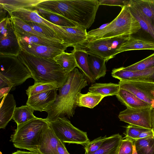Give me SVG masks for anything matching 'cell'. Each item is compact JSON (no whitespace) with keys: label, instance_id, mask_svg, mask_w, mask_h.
I'll list each match as a JSON object with an SVG mask.
<instances>
[{"label":"cell","instance_id":"37","mask_svg":"<svg viewBox=\"0 0 154 154\" xmlns=\"http://www.w3.org/2000/svg\"><path fill=\"white\" fill-rule=\"evenodd\" d=\"M128 37H118L107 39L109 49L112 54L113 58L116 56L117 50L126 41Z\"/></svg>","mask_w":154,"mask_h":154},{"label":"cell","instance_id":"15","mask_svg":"<svg viewBox=\"0 0 154 154\" xmlns=\"http://www.w3.org/2000/svg\"><path fill=\"white\" fill-rule=\"evenodd\" d=\"M60 141L54 133L49 123L45 126L38 147L39 154H58L57 146Z\"/></svg>","mask_w":154,"mask_h":154},{"label":"cell","instance_id":"24","mask_svg":"<svg viewBox=\"0 0 154 154\" xmlns=\"http://www.w3.org/2000/svg\"><path fill=\"white\" fill-rule=\"evenodd\" d=\"M34 8L37 11L39 16L56 25L66 27H75L79 26L77 23L61 15L41 8Z\"/></svg>","mask_w":154,"mask_h":154},{"label":"cell","instance_id":"38","mask_svg":"<svg viewBox=\"0 0 154 154\" xmlns=\"http://www.w3.org/2000/svg\"><path fill=\"white\" fill-rule=\"evenodd\" d=\"M150 129L129 124L126 128L125 137L132 139H137L141 133Z\"/></svg>","mask_w":154,"mask_h":154},{"label":"cell","instance_id":"10","mask_svg":"<svg viewBox=\"0 0 154 154\" xmlns=\"http://www.w3.org/2000/svg\"><path fill=\"white\" fill-rule=\"evenodd\" d=\"M152 106L145 108H130L121 111L118 117L121 121L143 128L152 129Z\"/></svg>","mask_w":154,"mask_h":154},{"label":"cell","instance_id":"19","mask_svg":"<svg viewBox=\"0 0 154 154\" xmlns=\"http://www.w3.org/2000/svg\"><path fill=\"white\" fill-rule=\"evenodd\" d=\"M141 50H154V41L131 35L117 50L115 55L124 51Z\"/></svg>","mask_w":154,"mask_h":154},{"label":"cell","instance_id":"46","mask_svg":"<svg viewBox=\"0 0 154 154\" xmlns=\"http://www.w3.org/2000/svg\"><path fill=\"white\" fill-rule=\"evenodd\" d=\"M151 121L152 129L154 131V112L152 108L151 113Z\"/></svg>","mask_w":154,"mask_h":154},{"label":"cell","instance_id":"28","mask_svg":"<svg viewBox=\"0 0 154 154\" xmlns=\"http://www.w3.org/2000/svg\"><path fill=\"white\" fill-rule=\"evenodd\" d=\"M120 89L119 84L95 83L91 84L88 90L89 91L100 94L105 97L116 95Z\"/></svg>","mask_w":154,"mask_h":154},{"label":"cell","instance_id":"47","mask_svg":"<svg viewBox=\"0 0 154 154\" xmlns=\"http://www.w3.org/2000/svg\"><path fill=\"white\" fill-rule=\"evenodd\" d=\"M133 154H137L134 145V150Z\"/></svg>","mask_w":154,"mask_h":154},{"label":"cell","instance_id":"1","mask_svg":"<svg viewBox=\"0 0 154 154\" xmlns=\"http://www.w3.org/2000/svg\"><path fill=\"white\" fill-rule=\"evenodd\" d=\"M87 82L77 68L70 72L65 84L58 89L55 101L45 109L48 113L46 120L50 122L58 118L72 117L77 106V94L88 85Z\"/></svg>","mask_w":154,"mask_h":154},{"label":"cell","instance_id":"4","mask_svg":"<svg viewBox=\"0 0 154 154\" xmlns=\"http://www.w3.org/2000/svg\"><path fill=\"white\" fill-rule=\"evenodd\" d=\"M141 27L127 6L122 8L117 16L105 27L92 30L87 33V39H107L129 36L137 33Z\"/></svg>","mask_w":154,"mask_h":154},{"label":"cell","instance_id":"29","mask_svg":"<svg viewBox=\"0 0 154 154\" xmlns=\"http://www.w3.org/2000/svg\"><path fill=\"white\" fill-rule=\"evenodd\" d=\"M34 111L32 107L27 104L16 107L12 119L17 125L23 124L36 117L33 114Z\"/></svg>","mask_w":154,"mask_h":154},{"label":"cell","instance_id":"13","mask_svg":"<svg viewBox=\"0 0 154 154\" xmlns=\"http://www.w3.org/2000/svg\"><path fill=\"white\" fill-rule=\"evenodd\" d=\"M122 67L113 69L112 77L122 81H134L154 83V66L141 70L128 71Z\"/></svg>","mask_w":154,"mask_h":154},{"label":"cell","instance_id":"12","mask_svg":"<svg viewBox=\"0 0 154 154\" xmlns=\"http://www.w3.org/2000/svg\"><path fill=\"white\" fill-rule=\"evenodd\" d=\"M74 49L100 57L106 62L113 58L112 54L109 50L107 39H87L79 44L71 46Z\"/></svg>","mask_w":154,"mask_h":154},{"label":"cell","instance_id":"6","mask_svg":"<svg viewBox=\"0 0 154 154\" xmlns=\"http://www.w3.org/2000/svg\"><path fill=\"white\" fill-rule=\"evenodd\" d=\"M0 76L8 79L13 87L32 78L29 71L17 56L0 55Z\"/></svg>","mask_w":154,"mask_h":154},{"label":"cell","instance_id":"42","mask_svg":"<svg viewBox=\"0 0 154 154\" xmlns=\"http://www.w3.org/2000/svg\"><path fill=\"white\" fill-rule=\"evenodd\" d=\"M154 136V131L153 129L141 133L137 139L143 138L152 137Z\"/></svg>","mask_w":154,"mask_h":154},{"label":"cell","instance_id":"9","mask_svg":"<svg viewBox=\"0 0 154 154\" xmlns=\"http://www.w3.org/2000/svg\"><path fill=\"white\" fill-rule=\"evenodd\" d=\"M10 16V17H17L24 21L33 22L49 27L57 33L64 43L69 45L73 37V33L70 31L43 19L39 15L35 9L24 8L18 9L12 12Z\"/></svg>","mask_w":154,"mask_h":154},{"label":"cell","instance_id":"20","mask_svg":"<svg viewBox=\"0 0 154 154\" xmlns=\"http://www.w3.org/2000/svg\"><path fill=\"white\" fill-rule=\"evenodd\" d=\"M116 96L119 100L127 108H137L151 106L150 104L141 100L130 92L123 89L120 88Z\"/></svg>","mask_w":154,"mask_h":154},{"label":"cell","instance_id":"7","mask_svg":"<svg viewBox=\"0 0 154 154\" xmlns=\"http://www.w3.org/2000/svg\"><path fill=\"white\" fill-rule=\"evenodd\" d=\"M48 122L56 136L62 142L85 145L90 142L87 133L74 126L66 117L58 118Z\"/></svg>","mask_w":154,"mask_h":154},{"label":"cell","instance_id":"45","mask_svg":"<svg viewBox=\"0 0 154 154\" xmlns=\"http://www.w3.org/2000/svg\"><path fill=\"white\" fill-rule=\"evenodd\" d=\"M15 152L16 154H39L33 152H26L20 150H17Z\"/></svg>","mask_w":154,"mask_h":154},{"label":"cell","instance_id":"23","mask_svg":"<svg viewBox=\"0 0 154 154\" xmlns=\"http://www.w3.org/2000/svg\"><path fill=\"white\" fill-rule=\"evenodd\" d=\"M74 55L81 72L87 81L94 83L96 80L90 71L88 64V54L84 51L74 49L71 52Z\"/></svg>","mask_w":154,"mask_h":154},{"label":"cell","instance_id":"49","mask_svg":"<svg viewBox=\"0 0 154 154\" xmlns=\"http://www.w3.org/2000/svg\"><path fill=\"white\" fill-rule=\"evenodd\" d=\"M153 109L154 112V108H153Z\"/></svg>","mask_w":154,"mask_h":154},{"label":"cell","instance_id":"21","mask_svg":"<svg viewBox=\"0 0 154 154\" xmlns=\"http://www.w3.org/2000/svg\"><path fill=\"white\" fill-rule=\"evenodd\" d=\"M42 0H0V7L9 15L13 11L21 8H34Z\"/></svg>","mask_w":154,"mask_h":154},{"label":"cell","instance_id":"26","mask_svg":"<svg viewBox=\"0 0 154 154\" xmlns=\"http://www.w3.org/2000/svg\"><path fill=\"white\" fill-rule=\"evenodd\" d=\"M88 60L90 71L96 80L105 75L106 68L105 59L97 55L88 54Z\"/></svg>","mask_w":154,"mask_h":154},{"label":"cell","instance_id":"3","mask_svg":"<svg viewBox=\"0 0 154 154\" xmlns=\"http://www.w3.org/2000/svg\"><path fill=\"white\" fill-rule=\"evenodd\" d=\"M30 73L35 82L57 83L60 88L67 81V72L54 58L35 56L21 50L17 56Z\"/></svg>","mask_w":154,"mask_h":154},{"label":"cell","instance_id":"5","mask_svg":"<svg viewBox=\"0 0 154 154\" xmlns=\"http://www.w3.org/2000/svg\"><path fill=\"white\" fill-rule=\"evenodd\" d=\"M45 119L36 117L26 123L17 125L11 141L16 148L25 149L39 154L38 147L45 125Z\"/></svg>","mask_w":154,"mask_h":154},{"label":"cell","instance_id":"11","mask_svg":"<svg viewBox=\"0 0 154 154\" xmlns=\"http://www.w3.org/2000/svg\"><path fill=\"white\" fill-rule=\"evenodd\" d=\"M119 84L120 88L130 92L154 108V83L120 81Z\"/></svg>","mask_w":154,"mask_h":154},{"label":"cell","instance_id":"35","mask_svg":"<svg viewBox=\"0 0 154 154\" xmlns=\"http://www.w3.org/2000/svg\"><path fill=\"white\" fill-rule=\"evenodd\" d=\"M154 66V53L145 58L126 67L125 70L131 71L141 70Z\"/></svg>","mask_w":154,"mask_h":154},{"label":"cell","instance_id":"34","mask_svg":"<svg viewBox=\"0 0 154 154\" xmlns=\"http://www.w3.org/2000/svg\"><path fill=\"white\" fill-rule=\"evenodd\" d=\"M25 22L35 31L44 35L48 38L60 40L63 42L60 37L50 28L33 22Z\"/></svg>","mask_w":154,"mask_h":154},{"label":"cell","instance_id":"22","mask_svg":"<svg viewBox=\"0 0 154 154\" xmlns=\"http://www.w3.org/2000/svg\"><path fill=\"white\" fill-rule=\"evenodd\" d=\"M122 139V136L119 134L108 137L98 149L87 154H118Z\"/></svg>","mask_w":154,"mask_h":154},{"label":"cell","instance_id":"8","mask_svg":"<svg viewBox=\"0 0 154 154\" xmlns=\"http://www.w3.org/2000/svg\"><path fill=\"white\" fill-rule=\"evenodd\" d=\"M11 17L0 20V55L17 56L21 51Z\"/></svg>","mask_w":154,"mask_h":154},{"label":"cell","instance_id":"36","mask_svg":"<svg viewBox=\"0 0 154 154\" xmlns=\"http://www.w3.org/2000/svg\"><path fill=\"white\" fill-rule=\"evenodd\" d=\"M107 137L106 135L100 137L85 144V154L91 153L97 150L101 146Z\"/></svg>","mask_w":154,"mask_h":154},{"label":"cell","instance_id":"31","mask_svg":"<svg viewBox=\"0 0 154 154\" xmlns=\"http://www.w3.org/2000/svg\"><path fill=\"white\" fill-rule=\"evenodd\" d=\"M132 140L137 154H154V136Z\"/></svg>","mask_w":154,"mask_h":154},{"label":"cell","instance_id":"41","mask_svg":"<svg viewBox=\"0 0 154 154\" xmlns=\"http://www.w3.org/2000/svg\"><path fill=\"white\" fill-rule=\"evenodd\" d=\"M58 154H70L67 151L64 143L60 141L57 146Z\"/></svg>","mask_w":154,"mask_h":154},{"label":"cell","instance_id":"2","mask_svg":"<svg viewBox=\"0 0 154 154\" xmlns=\"http://www.w3.org/2000/svg\"><path fill=\"white\" fill-rule=\"evenodd\" d=\"M99 5L97 0H47L44 8L86 29L94 22Z\"/></svg>","mask_w":154,"mask_h":154},{"label":"cell","instance_id":"27","mask_svg":"<svg viewBox=\"0 0 154 154\" xmlns=\"http://www.w3.org/2000/svg\"><path fill=\"white\" fill-rule=\"evenodd\" d=\"M105 97L100 94L89 91L86 94L80 92L77 94V106L93 108L97 105Z\"/></svg>","mask_w":154,"mask_h":154},{"label":"cell","instance_id":"44","mask_svg":"<svg viewBox=\"0 0 154 154\" xmlns=\"http://www.w3.org/2000/svg\"><path fill=\"white\" fill-rule=\"evenodd\" d=\"M6 12H7L6 11L4 10L2 8L0 7V20H1L5 17H6L8 16L7 15H6Z\"/></svg>","mask_w":154,"mask_h":154},{"label":"cell","instance_id":"25","mask_svg":"<svg viewBox=\"0 0 154 154\" xmlns=\"http://www.w3.org/2000/svg\"><path fill=\"white\" fill-rule=\"evenodd\" d=\"M131 12L138 21L142 29L154 41V27L140 10L129 0L127 6Z\"/></svg>","mask_w":154,"mask_h":154},{"label":"cell","instance_id":"30","mask_svg":"<svg viewBox=\"0 0 154 154\" xmlns=\"http://www.w3.org/2000/svg\"><path fill=\"white\" fill-rule=\"evenodd\" d=\"M54 59L57 64L68 73L76 67H78L75 57L72 52L68 53L64 51Z\"/></svg>","mask_w":154,"mask_h":154},{"label":"cell","instance_id":"40","mask_svg":"<svg viewBox=\"0 0 154 154\" xmlns=\"http://www.w3.org/2000/svg\"><path fill=\"white\" fill-rule=\"evenodd\" d=\"M98 1L99 5L117 6L122 8L127 6L129 0H101Z\"/></svg>","mask_w":154,"mask_h":154},{"label":"cell","instance_id":"16","mask_svg":"<svg viewBox=\"0 0 154 154\" xmlns=\"http://www.w3.org/2000/svg\"><path fill=\"white\" fill-rule=\"evenodd\" d=\"M17 39L38 45L66 49L70 46L61 41L43 38L27 32L14 26Z\"/></svg>","mask_w":154,"mask_h":154},{"label":"cell","instance_id":"14","mask_svg":"<svg viewBox=\"0 0 154 154\" xmlns=\"http://www.w3.org/2000/svg\"><path fill=\"white\" fill-rule=\"evenodd\" d=\"M21 50L32 55L47 58H54L66 49L29 43L17 39Z\"/></svg>","mask_w":154,"mask_h":154},{"label":"cell","instance_id":"33","mask_svg":"<svg viewBox=\"0 0 154 154\" xmlns=\"http://www.w3.org/2000/svg\"><path fill=\"white\" fill-rule=\"evenodd\" d=\"M59 88V86L57 83L35 82L33 85L29 87L26 90V93L29 97L45 91Z\"/></svg>","mask_w":154,"mask_h":154},{"label":"cell","instance_id":"17","mask_svg":"<svg viewBox=\"0 0 154 154\" xmlns=\"http://www.w3.org/2000/svg\"><path fill=\"white\" fill-rule=\"evenodd\" d=\"M58 89L45 91L28 97L26 104L32 107L34 111H45L55 101Z\"/></svg>","mask_w":154,"mask_h":154},{"label":"cell","instance_id":"48","mask_svg":"<svg viewBox=\"0 0 154 154\" xmlns=\"http://www.w3.org/2000/svg\"><path fill=\"white\" fill-rule=\"evenodd\" d=\"M12 154H16V153H15V152H14L13 153H12Z\"/></svg>","mask_w":154,"mask_h":154},{"label":"cell","instance_id":"18","mask_svg":"<svg viewBox=\"0 0 154 154\" xmlns=\"http://www.w3.org/2000/svg\"><path fill=\"white\" fill-rule=\"evenodd\" d=\"M2 99L0 107V128L5 129L12 119L16 104L12 94H8Z\"/></svg>","mask_w":154,"mask_h":154},{"label":"cell","instance_id":"43","mask_svg":"<svg viewBox=\"0 0 154 154\" xmlns=\"http://www.w3.org/2000/svg\"><path fill=\"white\" fill-rule=\"evenodd\" d=\"M13 88L11 87H6L2 88L0 89V99H1L4 96L8 94L11 89Z\"/></svg>","mask_w":154,"mask_h":154},{"label":"cell","instance_id":"39","mask_svg":"<svg viewBox=\"0 0 154 154\" xmlns=\"http://www.w3.org/2000/svg\"><path fill=\"white\" fill-rule=\"evenodd\" d=\"M134 146L133 140L125 137L122 140L118 154H133Z\"/></svg>","mask_w":154,"mask_h":154},{"label":"cell","instance_id":"32","mask_svg":"<svg viewBox=\"0 0 154 154\" xmlns=\"http://www.w3.org/2000/svg\"><path fill=\"white\" fill-rule=\"evenodd\" d=\"M148 18L154 27V0H130Z\"/></svg>","mask_w":154,"mask_h":154}]
</instances>
